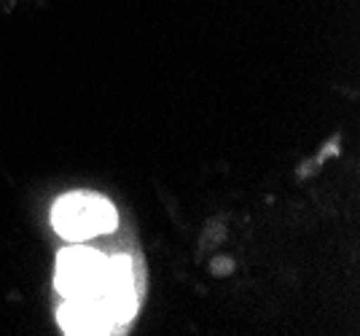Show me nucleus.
<instances>
[{"label": "nucleus", "mask_w": 360, "mask_h": 336, "mask_svg": "<svg viewBox=\"0 0 360 336\" xmlns=\"http://www.w3.org/2000/svg\"><path fill=\"white\" fill-rule=\"evenodd\" d=\"M51 224L68 243H86L116 229L119 215L113 202L94 191H70L54 202Z\"/></svg>", "instance_id": "f257e3e1"}, {"label": "nucleus", "mask_w": 360, "mask_h": 336, "mask_svg": "<svg viewBox=\"0 0 360 336\" xmlns=\"http://www.w3.org/2000/svg\"><path fill=\"white\" fill-rule=\"evenodd\" d=\"M103 302L110 309L116 325H124V323H129L135 318L137 285H135V272H132V261L127 259V256H110L108 259Z\"/></svg>", "instance_id": "7ed1b4c3"}, {"label": "nucleus", "mask_w": 360, "mask_h": 336, "mask_svg": "<svg viewBox=\"0 0 360 336\" xmlns=\"http://www.w3.org/2000/svg\"><path fill=\"white\" fill-rule=\"evenodd\" d=\"M105 272L108 259L100 250H91L84 245L65 247L57 256V272H54V285L68 302H89L100 299L105 290Z\"/></svg>", "instance_id": "f03ea898"}, {"label": "nucleus", "mask_w": 360, "mask_h": 336, "mask_svg": "<svg viewBox=\"0 0 360 336\" xmlns=\"http://www.w3.org/2000/svg\"><path fill=\"white\" fill-rule=\"evenodd\" d=\"M60 325L65 334L75 336H100V334H113L119 325L113 321L110 309L105 302L100 299H89V302H68L60 306Z\"/></svg>", "instance_id": "20e7f679"}]
</instances>
